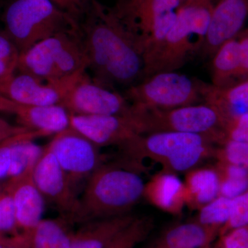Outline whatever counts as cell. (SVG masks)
<instances>
[{
  "instance_id": "1",
  "label": "cell",
  "mask_w": 248,
  "mask_h": 248,
  "mask_svg": "<svg viewBox=\"0 0 248 248\" xmlns=\"http://www.w3.org/2000/svg\"><path fill=\"white\" fill-rule=\"evenodd\" d=\"M78 31L93 79L128 88L144 79L143 55L113 9L92 0Z\"/></svg>"
},
{
  "instance_id": "2",
  "label": "cell",
  "mask_w": 248,
  "mask_h": 248,
  "mask_svg": "<svg viewBox=\"0 0 248 248\" xmlns=\"http://www.w3.org/2000/svg\"><path fill=\"white\" fill-rule=\"evenodd\" d=\"M145 184L140 171L126 163H104L88 179L72 222L83 224L130 213L143 197Z\"/></svg>"
},
{
  "instance_id": "3",
  "label": "cell",
  "mask_w": 248,
  "mask_h": 248,
  "mask_svg": "<svg viewBox=\"0 0 248 248\" xmlns=\"http://www.w3.org/2000/svg\"><path fill=\"white\" fill-rule=\"evenodd\" d=\"M213 140L197 134L159 132L139 135L120 147L122 161L140 171L142 161L149 159L162 168L161 171L187 172L215 155Z\"/></svg>"
},
{
  "instance_id": "4",
  "label": "cell",
  "mask_w": 248,
  "mask_h": 248,
  "mask_svg": "<svg viewBox=\"0 0 248 248\" xmlns=\"http://www.w3.org/2000/svg\"><path fill=\"white\" fill-rule=\"evenodd\" d=\"M214 5L213 0L183 1L172 27L146 59L144 79L160 72L177 71L200 51Z\"/></svg>"
},
{
  "instance_id": "5",
  "label": "cell",
  "mask_w": 248,
  "mask_h": 248,
  "mask_svg": "<svg viewBox=\"0 0 248 248\" xmlns=\"http://www.w3.org/2000/svg\"><path fill=\"white\" fill-rule=\"evenodd\" d=\"M87 70L78 28L63 31L19 54L17 71L44 81H58ZM88 71V70H87Z\"/></svg>"
},
{
  "instance_id": "6",
  "label": "cell",
  "mask_w": 248,
  "mask_h": 248,
  "mask_svg": "<svg viewBox=\"0 0 248 248\" xmlns=\"http://www.w3.org/2000/svg\"><path fill=\"white\" fill-rule=\"evenodd\" d=\"M4 33L19 53L78 24L59 9L51 0H16L4 15Z\"/></svg>"
},
{
  "instance_id": "7",
  "label": "cell",
  "mask_w": 248,
  "mask_h": 248,
  "mask_svg": "<svg viewBox=\"0 0 248 248\" xmlns=\"http://www.w3.org/2000/svg\"><path fill=\"white\" fill-rule=\"evenodd\" d=\"M181 0H118L113 11L133 36L144 61L172 27Z\"/></svg>"
},
{
  "instance_id": "8",
  "label": "cell",
  "mask_w": 248,
  "mask_h": 248,
  "mask_svg": "<svg viewBox=\"0 0 248 248\" xmlns=\"http://www.w3.org/2000/svg\"><path fill=\"white\" fill-rule=\"evenodd\" d=\"M135 108L143 135L177 132L205 135L215 143L226 141L224 119L212 104L203 102L167 110Z\"/></svg>"
},
{
  "instance_id": "9",
  "label": "cell",
  "mask_w": 248,
  "mask_h": 248,
  "mask_svg": "<svg viewBox=\"0 0 248 248\" xmlns=\"http://www.w3.org/2000/svg\"><path fill=\"white\" fill-rule=\"evenodd\" d=\"M203 84L177 71L160 72L127 88L123 94L139 108L167 110L200 104Z\"/></svg>"
},
{
  "instance_id": "10",
  "label": "cell",
  "mask_w": 248,
  "mask_h": 248,
  "mask_svg": "<svg viewBox=\"0 0 248 248\" xmlns=\"http://www.w3.org/2000/svg\"><path fill=\"white\" fill-rule=\"evenodd\" d=\"M48 146L79 197L82 186L106 162L101 148L72 127L56 134Z\"/></svg>"
},
{
  "instance_id": "11",
  "label": "cell",
  "mask_w": 248,
  "mask_h": 248,
  "mask_svg": "<svg viewBox=\"0 0 248 248\" xmlns=\"http://www.w3.org/2000/svg\"><path fill=\"white\" fill-rule=\"evenodd\" d=\"M62 106L70 115H129L135 112L123 94L97 82L87 71L72 86Z\"/></svg>"
},
{
  "instance_id": "12",
  "label": "cell",
  "mask_w": 248,
  "mask_h": 248,
  "mask_svg": "<svg viewBox=\"0 0 248 248\" xmlns=\"http://www.w3.org/2000/svg\"><path fill=\"white\" fill-rule=\"evenodd\" d=\"M86 71L54 81L18 72L0 82V94L20 105L62 106L67 93Z\"/></svg>"
},
{
  "instance_id": "13",
  "label": "cell",
  "mask_w": 248,
  "mask_h": 248,
  "mask_svg": "<svg viewBox=\"0 0 248 248\" xmlns=\"http://www.w3.org/2000/svg\"><path fill=\"white\" fill-rule=\"evenodd\" d=\"M33 179L45 201L55 206L60 216L73 223L79 206V197L73 190L69 178L48 144L44 147L34 166Z\"/></svg>"
},
{
  "instance_id": "14",
  "label": "cell",
  "mask_w": 248,
  "mask_h": 248,
  "mask_svg": "<svg viewBox=\"0 0 248 248\" xmlns=\"http://www.w3.org/2000/svg\"><path fill=\"white\" fill-rule=\"evenodd\" d=\"M71 127L89 139L99 148H119L143 135L136 108L129 115H71Z\"/></svg>"
},
{
  "instance_id": "15",
  "label": "cell",
  "mask_w": 248,
  "mask_h": 248,
  "mask_svg": "<svg viewBox=\"0 0 248 248\" xmlns=\"http://www.w3.org/2000/svg\"><path fill=\"white\" fill-rule=\"evenodd\" d=\"M248 17V0H218L200 50L202 56L213 58L223 44L238 37Z\"/></svg>"
},
{
  "instance_id": "16",
  "label": "cell",
  "mask_w": 248,
  "mask_h": 248,
  "mask_svg": "<svg viewBox=\"0 0 248 248\" xmlns=\"http://www.w3.org/2000/svg\"><path fill=\"white\" fill-rule=\"evenodd\" d=\"M35 164L28 168L17 177L8 179L4 189L14 202L18 230L27 232L35 228L42 219L45 200L33 179Z\"/></svg>"
},
{
  "instance_id": "17",
  "label": "cell",
  "mask_w": 248,
  "mask_h": 248,
  "mask_svg": "<svg viewBox=\"0 0 248 248\" xmlns=\"http://www.w3.org/2000/svg\"><path fill=\"white\" fill-rule=\"evenodd\" d=\"M11 114L16 115L19 125L43 137L55 135L71 127V115L60 105L24 106L15 103Z\"/></svg>"
},
{
  "instance_id": "18",
  "label": "cell",
  "mask_w": 248,
  "mask_h": 248,
  "mask_svg": "<svg viewBox=\"0 0 248 248\" xmlns=\"http://www.w3.org/2000/svg\"><path fill=\"white\" fill-rule=\"evenodd\" d=\"M143 197L165 213L179 215L186 205L185 184L177 174L160 171L145 184Z\"/></svg>"
},
{
  "instance_id": "19",
  "label": "cell",
  "mask_w": 248,
  "mask_h": 248,
  "mask_svg": "<svg viewBox=\"0 0 248 248\" xmlns=\"http://www.w3.org/2000/svg\"><path fill=\"white\" fill-rule=\"evenodd\" d=\"M136 217L128 213L83 223L73 234L71 248H105Z\"/></svg>"
},
{
  "instance_id": "20",
  "label": "cell",
  "mask_w": 248,
  "mask_h": 248,
  "mask_svg": "<svg viewBox=\"0 0 248 248\" xmlns=\"http://www.w3.org/2000/svg\"><path fill=\"white\" fill-rule=\"evenodd\" d=\"M203 99L218 109L226 123L232 117L248 112V79L223 88L204 83Z\"/></svg>"
},
{
  "instance_id": "21",
  "label": "cell",
  "mask_w": 248,
  "mask_h": 248,
  "mask_svg": "<svg viewBox=\"0 0 248 248\" xmlns=\"http://www.w3.org/2000/svg\"><path fill=\"white\" fill-rule=\"evenodd\" d=\"M186 205L200 210L219 196L220 177L216 168L196 167L186 172Z\"/></svg>"
},
{
  "instance_id": "22",
  "label": "cell",
  "mask_w": 248,
  "mask_h": 248,
  "mask_svg": "<svg viewBox=\"0 0 248 248\" xmlns=\"http://www.w3.org/2000/svg\"><path fill=\"white\" fill-rule=\"evenodd\" d=\"M71 225L61 216L42 218L31 231L22 233L27 237L30 248H71L74 234Z\"/></svg>"
},
{
  "instance_id": "23",
  "label": "cell",
  "mask_w": 248,
  "mask_h": 248,
  "mask_svg": "<svg viewBox=\"0 0 248 248\" xmlns=\"http://www.w3.org/2000/svg\"><path fill=\"white\" fill-rule=\"evenodd\" d=\"M216 230L197 221L181 223L169 228L157 244L172 248H206Z\"/></svg>"
},
{
  "instance_id": "24",
  "label": "cell",
  "mask_w": 248,
  "mask_h": 248,
  "mask_svg": "<svg viewBox=\"0 0 248 248\" xmlns=\"http://www.w3.org/2000/svg\"><path fill=\"white\" fill-rule=\"evenodd\" d=\"M211 79L213 86L226 87L234 78H239V44L238 39L228 41L213 56Z\"/></svg>"
},
{
  "instance_id": "25",
  "label": "cell",
  "mask_w": 248,
  "mask_h": 248,
  "mask_svg": "<svg viewBox=\"0 0 248 248\" xmlns=\"http://www.w3.org/2000/svg\"><path fill=\"white\" fill-rule=\"evenodd\" d=\"M153 227L151 217H136L105 248H134L148 236Z\"/></svg>"
},
{
  "instance_id": "26",
  "label": "cell",
  "mask_w": 248,
  "mask_h": 248,
  "mask_svg": "<svg viewBox=\"0 0 248 248\" xmlns=\"http://www.w3.org/2000/svg\"><path fill=\"white\" fill-rule=\"evenodd\" d=\"M232 208V200L219 195L199 210L197 221L203 226L217 229L229 221Z\"/></svg>"
},
{
  "instance_id": "27",
  "label": "cell",
  "mask_w": 248,
  "mask_h": 248,
  "mask_svg": "<svg viewBox=\"0 0 248 248\" xmlns=\"http://www.w3.org/2000/svg\"><path fill=\"white\" fill-rule=\"evenodd\" d=\"M214 156L220 162L238 165L248 170V142L227 140L223 148L215 150Z\"/></svg>"
},
{
  "instance_id": "28",
  "label": "cell",
  "mask_w": 248,
  "mask_h": 248,
  "mask_svg": "<svg viewBox=\"0 0 248 248\" xmlns=\"http://www.w3.org/2000/svg\"><path fill=\"white\" fill-rule=\"evenodd\" d=\"M16 211L11 196L4 191L0 197V232H14L19 234Z\"/></svg>"
},
{
  "instance_id": "29",
  "label": "cell",
  "mask_w": 248,
  "mask_h": 248,
  "mask_svg": "<svg viewBox=\"0 0 248 248\" xmlns=\"http://www.w3.org/2000/svg\"><path fill=\"white\" fill-rule=\"evenodd\" d=\"M226 225L232 229L248 226V190L233 199L231 218Z\"/></svg>"
},
{
  "instance_id": "30",
  "label": "cell",
  "mask_w": 248,
  "mask_h": 248,
  "mask_svg": "<svg viewBox=\"0 0 248 248\" xmlns=\"http://www.w3.org/2000/svg\"><path fill=\"white\" fill-rule=\"evenodd\" d=\"M225 133L227 140L248 142V112L227 121Z\"/></svg>"
},
{
  "instance_id": "31",
  "label": "cell",
  "mask_w": 248,
  "mask_h": 248,
  "mask_svg": "<svg viewBox=\"0 0 248 248\" xmlns=\"http://www.w3.org/2000/svg\"><path fill=\"white\" fill-rule=\"evenodd\" d=\"M62 12L79 24L91 8L92 0H51Z\"/></svg>"
},
{
  "instance_id": "32",
  "label": "cell",
  "mask_w": 248,
  "mask_h": 248,
  "mask_svg": "<svg viewBox=\"0 0 248 248\" xmlns=\"http://www.w3.org/2000/svg\"><path fill=\"white\" fill-rule=\"evenodd\" d=\"M248 190V178H220L219 195L233 199Z\"/></svg>"
},
{
  "instance_id": "33",
  "label": "cell",
  "mask_w": 248,
  "mask_h": 248,
  "mask_svg": "<svg viewBox=\"0 0 248 248\" xmlns=\"http://www.w3.org/2000/svg\"><path fill=\"white\" fill-rule=\"evenodd\" d=\"M18 135L8 139L0 144V181L9 179L12 162L13 146Z\"/></svg>"
},
{
  "instance_id": "34",
  "label": "cell",
  "mask_w": 248,
  "mask_h": 248,
  "mask_svg": "<svg viewBox=\"0 0 248 248\" xmlns=\"http://www.w3.org/2000/svg\"><path fill=\"white\" fill-rule=\"evenodd\" d=\"M223 248H248V228H238L225 236Z\"/></svg>"
},
{
  "instance_id": "35",
  "label": "cell",
  "mask_w": 248,
  "mask_h": 248,
  "mask_svg": "<svg viewBox=\"0 0 248 248\" xmlns=\"http://www.w3.org/2000/svg\"><path fill=\"white\" fill-rule=\"evenodd\" d=\"M19 51L4 33H0V58L17 63Z\"/></svg>"
},
{
  "instance_id": "36",
  "label": "cell",
  "mask_w": 248,
  "mask_h": 248,
  "mask_svg": "<svg viewBox=\"0 0 248 248\" xmlns=\"http://www.w3.org/2000/svg\"><path fill=\"white\" fill-rule=\"evenodd\" d=\"M239 77L248 76V31L240 36Z\"/></svg>"
},
{
  "instance_id": "37",
  "label": "cell",
  "mask_w": 248,
  "mask_h": 248,
  "mask_svg": "<svg viewBox=\"0 0 248 248\" xmlns=\"http://www.w3.org/2000/svg\"><path fill=\"white\" fill-rule=\"evenodd\" d=\"M29 130L20 125H13L7 121L0 117V144L15 135L29 131Z\"/></svg>"
},
{
  "instance_id": "38",
  "label": "cell",
  "mask_w": 248,
  "mask_h": 248,
  "mask_svg": "<svg viewBox=\"0 0 248 248\" xmlns=\"http://www.w3.org/2000/svg\"><path fill=\"white\" fill-rule=\"evenodd\" d=\"M17 63L0 58V82L14 76L17 71Z\"/></svg>"
},
{
  "instance_id": "39",
  "label": "cell",
  "mask_w": 248,
  "mask_h": 248,
  "mask_svg": "<svg viewBox=\"0 0 248 248\" xmlns=\"http://www.w3.org/2000/svg\"><path fill=\"white\" fill-rule=\"evenodd\" d=\"M4 248H30L27 237L23 233L15 234L13 237L6 239Z\"/></svg>"
},
{
  "instance_id": "40",
  "label": "cell",
  "mask_w": 248,
  "mask_h": 248,
  "mask_svg": "<svg viewBox=\"0 0 248 248\" xmlns=\"http://www.w3.org/2000/svg\"><path fill=\"white\" fill-rule=\"evenodd\" d=\"M14 102L0 94V112L11 113Z\"/></svg>"
},
{
  "instance_id": "41",
  "label": "cell",
  "mask_w": 248,
  "mask_h": 248,
  "mask_svg": "<svg viewBox=\"0 0 248 248\" xmlns=\"http://www.w3.org/2000/svg\"><path fill=\"white\" fill-rule=\"evenodd\" d=\"M7 237L4 236L3 233L0 232V248H4L6 246Z\"/></svg>"
},
{
  "instance_id": "42",
  "label": "cell",
  "mask_w": 248,
  "mask_h": 248,
  "mask_svg": "<svg viewBox=\"0 0 248 248\" xmlns=\"http://www.w3.org/2000/svg\"><path fill=\"white\" fill-rule=\"evenodd\" d=\"M152 248H172L168 247V246H164V245H161L159 244H156V246L155 247Z\"/></svg>"
},
{
  "instance_id": "43",
  "label": "cell",
  "mask_w": 248,
  "mask_h": 248,
  "mask_svg": "<svg viewBox=\"0 0 248 248\" xmlns=\"http://www.w3.org/2000/svg\"><path fill=\"white\" fill-rule=\"evenodd\" d=\"M4 187H1V186H0V197H1V195H2L3 192H4Z\"/></svg>"
},
{
  "instance_id": "44",
  "label": "cell",
  "mask_w": 248,
  "mask_h": 248,
  "mask_svg": "<svg viewBox=\"0 0 248 248\" xmlns=\"http://www.w3.org/2000/svg\"><path fill=\"white\" fill-rule=\"evenodd\" d=\"M181 1H182L183 2V1H186V0H181Z\"/></svg>"
},
{
  "instance_id": "45",
  "label": "cell",
  "mask_w": 248,
  "mask_h": 248,
  "mask_svg": "<svg viewBox=\"0 0 248 248\" xmlns=\"http://www.w3.org/2000/svg\"><path fill=\"white\" fill-rule=\"evenodd\" d=\"M213 1H214V0H213Z\"/></svg>"
}]
</instances>
